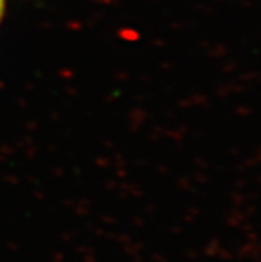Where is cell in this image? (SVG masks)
Returning <instances> with one entry per match:
<instances>
[{"instance_id": "obj_1", "label": "cell", "mask_w": 261, "mask_h": 262, "mask_svg": "<svg viewBox=\"0 0 261 262\" xmlns=\"http://www.w3.org/2000/svg\"><path fill=\"white\" fill-rule=\"evenodd\" d=\"M4 11H5V0H0V19L4 16Z\"/></svg>"}]
</instances>
